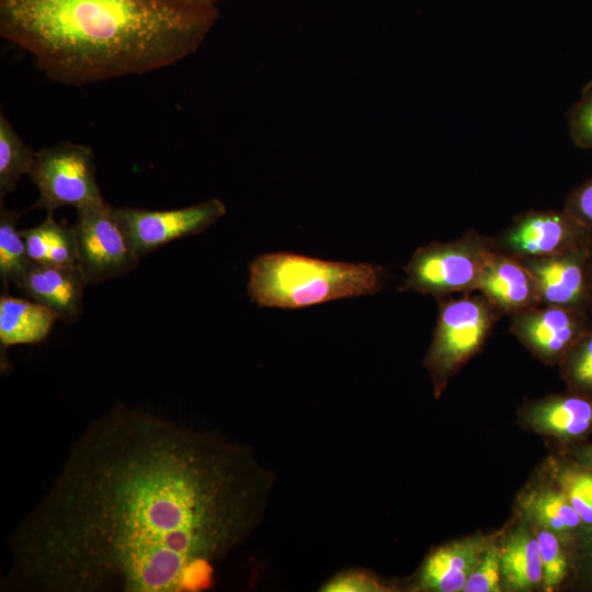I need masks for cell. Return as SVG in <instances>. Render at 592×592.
I'll return each mask as SVG.
<instances>
[{"label":"cell","mask_w":592,"mask_h":592,"mask_svg":"<svg viewBox=\"0 0 592 592\" xmlns=\"http://www.w3.org/2000/svg\"><path fill=\"white\" fill-rule=\"evenodd\" d=\"M273 483L249 447L116 403L9 535L2 588L205 591L259 525Z\"/></svg>","instance_id":"1"},{"label":"cell","mask_w":592,"mask_h":592,"mask_svg":"<svg viewBox=\"0 0 592 592\" xmlns=\"http://www.w3.org/2000/svg\"><path fill=\"white\" fill-rule=\"evenodd\" d=\"M218 18L205 0H0V35L75 87L173 66Z\"/></svg>","instance_id":"2"},{"label":"cell","mask_w":592,"mask_h":592,"mask_svg":"<svg viewBox=\"0 0 592 592\" xmlns=\"http://www.w3.org/2000/svg\"><path fill=\"white\" fill-rule=\"evenodd\" d=\"M248 294L262 307L297 309L372 295L384 286L385 270L372 263L327 261L288 252L266 253L249 266Z\"/></svg>","instance_id":"3"},{"label":"cell","mask_w":592,"mask_h":592,"mask_svg":"<svg viewBox=\"0 0 592 592\" xmlns=\"http://www.w3.org/2000/svg\"><path fill=\"white\" fill-rule=\"evenodd\" d=\"M437 304V319L424 364L439 392L481 350L503 315L478 292L440 298Z\"/></svg>","instance_id":"4"},{"label":"cell","mask_w":592,"mask_h":592,"mask_svg":"<svg viewBox=\"0 0 592 592\" xmlns=\"http://www.w3.org/2000/svg\"><path fill=\"white\" fill-rule=\"evenodd\" d=\"M493 249V237L474 229L454 240L422 246L405 265L406 278L398 291L429 295L436 300L474 293L486 258Z\"/></svg>","instance_id":"5"},{"label":"cell","mask_w":592,"mask_h":592,"mask_svg":"<svg viewBox=\"0 0 592 592\" xmlns=\"http://www.w3.org/2000/svg\"><path fill=\"white\" fill-rule=\"evenodd\" d=\"M72 228L78 267L88 285L124 276L138 265L121 208L104 200L79 207Z\"/></svg>","instance_id":"6"},{"label":"cell","mask_w":592,"mask_h":592,"mask_svg":"<svg viewBox=\"0 0 592 592\" xmlns=\"http://www.w3.org/2000/svg\"><path fill=\"white\" fill-rule=\"evenodd\" d=\"M38 189L33 207L54 213L62 206L76 209L103 201L96 183L93 151L90 147L62 141L35 152L30 172Z\"/></svg>","instance_id":"7"},{"label":"cell","mask_w":592,"mask_h":592,"mask_svg":"<svg viewBox=\"0 0 592 592\" xmlns=\"http://www.w3.org/2000/svg\"><path fill=\"white\" fill-rule=\"evenodd\" d=\"M592 231L565 209H531L515 216L493 237L498 250L516 258H538L587 247Z\"/></svg>","instance_id":"8"},{"label":"cell","mask_w":592,"mask_h":592,"mask_svg":"<svg viewBox=\"0 0 592 592\" xmlns=\"http://www.w3.org/2000/svg\"><path fill=\"white\" fill-rule=\"evenodd\" d=\"M130 241L139 258L173 240L206 230L226 214L225 204L212 198L170 210L122 207Z\"/></svg>","instance_id":"9"},{"label":"cell","mask_w":592,"mask_h":592,"mask_svg":"<svg viewBox=\"0 0 592 592\" xmlns=\"http://www.w3.org/2000/svg\"><path fill=\"white\" fill-rule=\"evenodd\" d=\"M511 333L535 356L560 364L592 325L585 311L539 305L512 315Z\"/></svg>","instance_id":"10"},{"label":"cell","mask_w":592,"mask_h":592,"mask_svg":"<svg viewBox=\"0 0 592 592\" xmlns=\"http://www.w3.org/2000/svg\"><path fill=\"white\" fill-rule=\"evenodd\" d=\"M590 246L548 257L520 258L535 281L540 305L587 312Z\"/></svg>","instance_id":"11"},{"label":"cell","mask_w":592,"mask_h":592,"mask_svg":"<svg viewBox=\"0 0 592 592\" xmlns=\"http://www.w3.org/2000/svg\"><path fill=\"white\" fill-rule=\"evenodd\" d=\"M476 292L508 317L540 305L535 281L522 260L496 246L486 258Z\"/></svg>","instance_id":"12"},{"label":"cell","mask_w":592,"mask_h":592,"mask_svg":"<svg viewBox=\"0 0 592 592\" xmlns=\"http://www.w3.org/2000/svg\"><path fill=\"white\" fill-rule=\"evenodd\" d=\"M29 299L48 308L57 319L75 322L82 314L88 285L79 267L32 262L14 284Z\"/></svg>","instance_id":"13"},{"label":"cell","mask_w":592,"mask_h":592,"mask_svg":"<svg viewBox=\"0 0 592 592\" xmlns=\"http://www.w3.org/2000/svg\"><path fill=\"white\" fill-rule=\"evenodd\" d=\"M533 426L565 440H579L592 433V398L573 391L534 402L527 410Z\"/></svg>","instance_id":"14"},{"label":"cell","mask_w":592,"mask_h":592,"mask_svg":"<svg viewBox=\"0 0 592 592\" xmlns=\"http://www.w3.org/2000/svg\"><path fill=\"white\" fill-rule=\"evenodd\" d=\"M481 551L480 543L474 539L437 548L421 569L420 585L440 592L463 590L481 558Z\"/></svg>","instance_id":"15"},{"label":"cell","mask_w":592,"mask_h":592,"mask_svg":"<svg viewBox=\"0 0 592 592\" xmlns=\"http://www.w3.org/2000/svg\"><path fill=\"white\" fill-rule=\"evenodd\" d=\"M57 317L45 306L24 298L0 297V342L5 348L43 342Z\"/></svg>","instance_id":"16"},{"label":"cell","mask_w":592,"mask_h":592,"mask_svg":"<svg viewBox=\"0 0 592 592\" xmlns=\"http://www.w3.org/2000/svg\"><path fill=\"white\" fill-rule=\"evenodd\" d=\"M25 241L26 254L32 262L78 267L77 240L72 226L57 223L53 213L32 228L21 230Z\"/></svg>","instance_id":"17"},{"label":"cell","mask_w":592,"mask_h":592,"mask_svg":"<svg viewBox=\"0 0 592 592\" xmlns=\"http://www.w3.org/2000/svg\"><path fill=\"white\" fill-rule=\"evenodd\" d=\"M501 573L509 587L527 589L543 578L537 537L517 531L504 543L500 553Z\"/></svg>","instance_id":"18"},{"label":"cell","mask_w":592,"mask_h":592,"mask_svg":"<svg viewBox=\"0 0 592 592\" xmlns=\"http://www.w3.org/2000/svg\"><path fill=\"white\" fill-rule=\"evenodd\" d=\"M35 152L16 133L3 111L0 112V198L16 189L19 180L30 174Z\"/></svg>","instance_id":"19"},{"label":"cell","mask_w":592,"mask_h":592,"mask_svg":"<svg viewBox=\"0 0 592 592\" xmlns=\"http://www.w3.org/2000/svg\"><path fill=\"white\" fill-rule=\"evenodd\" d=\"M524 508L534 520L554 533H569L584 526L560 488L530 494L525 499Z\"/></svg>","instance_id":"20"},{"label":"cell","mask_w":592,"mask_h":592,"mask_svg":"<svg viewBox=\"0 0 592 592\" xmlns=\"http://www.w3.org/2000/svg\"><path fill=\"white\" fill-rule=\"evenodd\" d=\"M19 210L7 208L0 203V278L7 291L15 284L31 263L26 254L25 241L18 230Z\"/></svg>","instance_id":"21"},{"label":"cell","mask_w":592,"mask_h":592,"mask_svg":"<svg viewBox=\"0 0 592 592\" xmlns=\"http://www.w3.org/2000/svg\"><path fill=\"white\" fill-rule=\"evenodd\" d=\"M559 365L569 390L592 398V325Z\"/></svg>","instance_id":"22"},{"label":"cell","mask_w":592,"mask_h":592,"mask_svg":"<svg viewBox=\"0 0 592 592\" xmlns=\"http://www.w3.org/2000/svg\"><path fill=\"white\" fill-rule=\"evenodd\" d=\"M558 483L584 526H592V470L581 465L566 466L559 471Z\"/></svg>","instance_id":"23"},{"label":"cell","mask_w":592,"mask_h":592,"mask_svg":"<svg viewBox=\"0 0 592 592\" xmlns=\"http://www.w3.org/2000/svg\"><path fill=\"white\" fill-rule=\"evenodd\" d=\"M543 569V581L547 590L557 588L568 573V560L554 532L540 531L537 535Z\"/></svg>","instance_id":"24"},{"label":"cell","mask_w":592,"mask_h":592,"mask_svg":"<svg viewBox=\"0 0 592 592\" xmlns=\"http://www.w3.org/2000/svg\"><path fill=\"white\" fill-rule=\"evenodd\" d=\"M572 143L581 149H592V79L584 84L579 99L567 114Z\"/></svg>","instance_id":"25"},{"label":"cell","mask_w":592,"mask_h":592,"mask_svg":"<svg viewBox=\"0 0 592 592\" xmlns=\"http://www.w3.org/2000/svg\"><path fill=\"white\" fill-rule=\"evenodd\" d=\"M500 553L490 548L480 558L463 590L466 592H498L500 591Z\"/></svg>","instance_id":"26"},{"label":"cell","mask_w":592,"mask_h":592,"mask_svg":"<svg viewBox=\"0 0 592 592\" xmlns=\"http://www.w3.org/2000/svg\"><path fill=\"white\" fill-rule=\"evenodd\" d=\"M384 590L385 587L379 580L364 570L340 572L322 587V591L328 592H369Z\"/></svg>","instance_id":"27"},{"label":"cell","mask_w":592,"mask_h":592,"mask_svg":"<svg viewBox=\"0 0 592 592\" xmlns=\"http://www.w3.org/2000/svg\"><path fill=\"white\" fill-rule=\"evenodd\" d=\"M562 209L592 231V177L568 193Z\"/></svg>","instance_id":"28"},{"label":"cell","mask_w":592,"mask_h":592,"mask_svg":"<svg viewBox=\"0 0 592 592\" xmlns=\"http://www.w3.org/2000/svg\"><path fill=\"white\" fill-rule=\"evenodd\" d=\"M573 455L581 466L592 470V443L578 447Z\"/></svg>","instance_id":"29"},{"label":"cell","mask_w":592,"mask_h":592,"mask_svg":"<svg viewBox=\"0 0 592 592\" xmlns=\"http://www.w3.org/2000/svg\"><path fill=\"white\" fill-rule=\"evenodd\" d=\"M588 287H589V300H588L587 314L592 320V241L590 246L589 261H588Z\"/></svg>","instance_id":"30"},{"label":"cell","mask_w":592,"mask_h":592,"mask_svg":"<svg viewBox=\"0 0 592 592\" xmlns=\"http://www.w3.org/2000/svg\"><path fill=\"white\" fill-rule=\"evenodd\" d=\"M205 1L216 4L217 0H205Z\"/></svg>","instance_id":"31"},{"label":"cell","mask_w":592,"mask_h":592,"mask_svg":"<svg viewBox=\"0 0 592 592\" xmlns=\"http://www.w3.org/2000/svg\"><path fill=\"white\" fill-rule=\"evenodd\" d=\"M590 527V526H589ZM591 559H592V550H591Z\"/></svg>","instance_id":"32"}]
</instances>
